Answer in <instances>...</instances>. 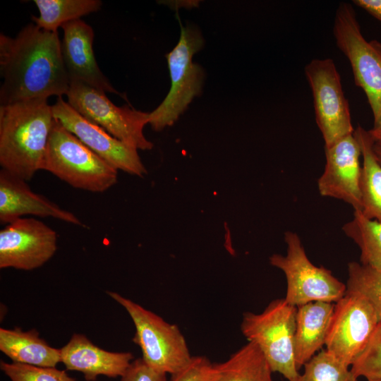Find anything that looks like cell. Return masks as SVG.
<instances>
[{"instance_id": "ba28073f", "label": "cell", "mask_w": 381, "mask_h": 381, "mask_svg": "<svg viewBox=\"0 0 381 381\" xmlns=\"http://www.w3.org/2000/svg\"><path fill=\"white\" fill-rule=\"evenodd\" d=\"M284 241L286 254H273L270 263L285 275L287 303L296 307L313 301L336 303L346 294L345 284L329 270L311 262L296 233L286 231Z\"/></svg>"}, {"instance_id": "30bf717a", "label": "cell", "mask_w": 381, "mask_h": 381, "mask_svg": "<svg viewBox=\"0 0 381 381\" xmlns=\"http://www.w3.org/2000/svg\"><path fill=\"white\" fill-rule=\"evenodd\" d=\"M304 72L312 90L316 123L328 147L355 130L340 75L329 58L313 59Z\"/></svg>"}, {"instance_id": "e0dca14e", "label": "cell", "mask_w": 381, "mask_h": 381, "mask_svg": "<svg viewBox=\"0 0 381 381\" xmlns=\"http://www.w3.org/2000/svg\"><path fill=\"white\" fill-rule=\"evenodd\" d=\"M60 351L61 363L66 370L82 373L87 381H95L99 375L121 377L133 359L131 352L104 350L79 333L73 334Z\"/></svg>"}, {"instance_id": "7402d4cb", "label": "cell", "mask_w": 381, "mask_h": 381, "mask_svg": "<svg viewBox=\"0 0 381 381\" xmlns=\"http://www.w3.org/2000/svg\"><path fill=\"white\" fill-rule=\"evenodd\" d=\"M40 16H32L33 23L49 32L67 23L80 19L82 16L99 11L102 5L99 0H34Z\"/></svg>"}, {"instance_id": "83f0119b", "label": "cell", "mask_w": 381, "mask_h": 381, "mask_svg": "<svg viewBox=\"0 0 381 381\" xmlns=\"http://www.w3.org/2000/svg\"><path fill=\"white\" fill-rule=\"evenodd\" d=\"M217 374L214 363L204 356H193L190 363L169 381H213Z\"/></svg>"}, {"instance_id": "cb8c5ba5", "label": "cell", "mask_w": 381, "mask_h": 381, "mask_svg": "<svg viewBox=\"0 0 381 381\" xmlns=\"http://www.w3.org/2000/svg\"><path fill=\"white\" fill-rule=\"evenodd\" d=\"M346 292L363 297L374 309L381 322V267L358 262L348 264Z\"/></svg>"}, {"instance_id": "f1b7e54d", "label": "cell", "mask_w": 381, "mask_h": 381, "mask_svg": "<svg viewBox=\"0 0 381 381\" xmlns=\"http://www.w3.org/2000/svg\"><path fill=\"white\" fill-rule=\"evenodd\" d=\"M121 381H169L167 374L150 367L142 358L133 360Z\"/></svg>"}, {"instance_id": "8992f818", "label": "cell", "mask_w": 381, "mask_h": 381, "mask_svg": "<svg viewBox=\"0 0 381 381\" xmlns=\"http://www.w3.org/2000/svg\"><path fill=\"white\" fill-rule=\"evenodd\" d=\"M107 293L131 318L135 327L132 340L140 348L142 358L150 367L171 377L190 363L193 356L178 326L116 292Z\"/></svg>"}, {"instance_id": "4fadbf2b", "label": "cell", "mask_w": 381, "mask_h": 381, "mask_svg": "<svg viewBox=\"0 0 381 381\" xmlns=\"http://www.w3.org/2000/svg\"><path fill=\"white\" fill-rule=\"evenodd\" d=\"M52 108L55 119L114 168L138 176L147 173L136 148L85 119L62 96L57 97Z\"/></svg>"}, {"instance_id": "ffe728a7", "label": "cell", "mask_w": 381, "mask_h": 381, "mask_svg": "<svg viewBox=\"0 0 381 381\" xmlns=\"http://www.w3.org/2000/svg\"><path fill=\"white\" fill-rule=\"evenodd\" d=\"M353 135L359 143L362 157L361 212L366 218L381 223V165L374 155L375 141L369 131L360 125L354 130Z\"/></svg>"}, {"instance_id": "8fae6325", "label": "cell", "mask_w": 381, "mask_h": 381, "mask_svg": "<svg viewBox=\"0 0 381 381\" xmlns=\"http://www.w3.org/2000/svg\"><path fill=\"white\" fill-rule=\"evenodd\" d=\"M378 322L374 309L363 297L346 292L335 303L326 350L350 367L365 347Z\"/></svg>"}, {"instance_id": "484cf974", "label": "cell", "mask_w": 381, "mask_h": 381, "mask_svg": "<svg viewBox=\"0 0 381 381\" xmlns=\"http://www.w3.org/2000/svg\"><path fill=\"white\" fill-rule=\"evenodd\" d=\"M351 370L356 377H364L368 381L381 380V322Z\"/></svg>"}, {"instance_id": "1f68e13d", "label": "cell", "mask_w": 381, "mask_h": 381, "mask_svg": "<svg viewBox=\"0 0 381 381\" xmlns=\"http://www.w3.org/2000/svg\"><path fill=\"white\" fill-rule=\"evenodd\" d=\"M370 381H381V380H370Z\"/></svg>"}, {"instance_id": "3957f363", "label": "cell", "mask_w": 381, "mask_h": 381, "mask_svg": "<svg viewBox=\"0 0 381 381\" xmlns=\"http://www.w3.org/2000/svg\"><path fill=\"white\" fill-rule=\"evenodd\" d=\"M41 170L70 186L102 193L117 183L118 170L109 164L54 119Z\"/></svg>"}, {"instance_id": "6da1fadb", "label": "cell", "mask_w": 381, "mask_h": 381, "mask_svg": "<svg viewBox=\"0 0 381 381\" xmlns=\"http://www.w3.org/2000/svg\"><path fill=\"white\" fill-rule=\"evenodd\" d=\"M61 42L58 32L44 30L34 23L14 37L1 33V105L66 95L70 80Z\"/></svg>"}, {"instance_id": "9a60e30c", "label": "cell", "mask_w": 381, "mask_h": 381, "mask_svg": "<svg viewBox=\"0 0 381 381\" xmlns=\"http://www.w3.org/2000/svg\"><path fill=\"white\" fill-rule=\"evenodd\" d=\"M61 50L63 62L71 81H78L102 92L124 97L102 73L93 50L94 30L81 19L61 26Z\"/></svg>"}, {"instance_id": "4316f807", "label": "cell", "mask_w": 381, "mask_h": 381, "mask_svg": "<svg viewBox=\"0 0 381 381\" xmlns=\"http://www.w3.org/2000/svg\"><path fill=\"white\" fill-rule=\"evenodd\" d=\"M1 370L11 381H77L56 367H39L0 361Z\"/></svg>"}, {"instance_id": "5bb4252c", "label": "cell", "mask_w": 381, "mask_h": 381, "mask_svg": "<svg viewBox=\"0 0 381 381\" xmlns=\"http://www.w3.org/2000/svg\"><path fill=\"white\" fill-rule=\"evenodd\" d=\"M325 169L318 181L320 194L341 200L353 210L361 211V151L353 133L325 147Z\"/></svg>"}, {"instance_id": "52a82bcc", "label": "cell", "mask_w": 381, "mask_h": 381, "mask_svg": "<svg viewBox=\"0 0 381 381\" xmlns=\"http://www.w3.org/2000/svg\"><path fill=\"white\" fill-rule=\"evenodd\" d=\"M204 44L201 32L195 26L181 24L179 40L167 55L171 87L162 103L149 113V123L159 131L173 125L193 99L202 91L204 71L193 62V55Z\"/></svg>"}, {"instance_id": "603a6c76", "label": "cell", "mask_w": 381, "mask_h": 381, "mask_svg": "<svg viewBox=\"0 0 381 381\" xmlns=\"http://www.w3.org/2000/svg\"><path fill=\"white\" fill-rule=\"evenodd\" d=\"M342 231L359 248L361 263L381 267V223L354 210L352 219L344 224Z\"/></svg>"}, {"instance_id": "d4e9b609", "label": "cell", "mask_w": 381, "mask_h": 381, "mask_svg": "<svg viewBox=\"0 0 381 381\" xmlns=\"http://www.w3.org/2000/svg\"><path fill=\"white\" fill-rule=\"evenodd\" d=\"M297 381H358L349 366L323 349L303 365Z\"/></svg>"}, {"instance_id": "2e32d148", "label": "cell", "mask_w": 381, "mask_h": 381, "mask_svg": "<svg viewBox=\"0 0 381 381\" xmlns=\"http://www.w3.org/2000/svg\"><path fill=\"white\" fill-rule=\"evenodd\" d=\"M50 217L70 224L84 226L72 212L43 195L34 193L26 181L4 169L0 171V221L10 224L24 215Z\"/></svg>"}, {"instance_id": "44dd1931", "label": "cell", "mask_w": 381, "mask_h": 381, "mask_svg": "<svg viewBox=\"0 0 381 381\" xmlns=\"http://www.w3.org/2000/svg\"><path fill=\"white\" fill-rule=\"evenodd\" d=\"M213 381H274L272 371L260 349L249 342L219 363Z\"/></svg>"}, {"instance_id": "7a4b0ae2", "label": "cell", "mask_w": 381, "mask_h": 381, "mask_svg": "<svg viewBox=\"0 0 381 381\" xmlns=\"http://www.w3.org/2000/svg\"><path fill=\"white\" fill-rule=\"evenodd\" d=\"M54 121L47 99L0 105V164L2 169L30 181L41 170Z\"/></svg>"}, {"instance_id": "9c48e42d", "label": "cell", "mask_w": 381, "mask_h": 381, "mask_svg": "<svg viewBox=\"0 0 381 381\" xmlns=\"http://www.w3.org/2000/svg\"><path fill=\"white\" fill-rule=\"evenodd\" d=\"M67 102L88 121L98 125L114 138L137 150H149L153 143L143 133L149 123V113L128 105L117 107L106 92L78 81H71Z\"/></svg>"}, {"instance_id": "4dcf8cb0", "label": "cell", "mask_w": 381, "mask_h": 381, "mask_svg": "<svg viewBox=\"0 0 381 381\" xmlns=\"http://www.w3.org/2000/svg\"><path fill=\"white\" fill-rule=\"evenodd\" d=\"M373 149L377 161L381 165V142H374Z\"/></svg>"}, {"instance_id": "d6986e66", "label": "cell", "mask_w": 381, "mask_h": 381, "mask_svg": "<svg viewBox=\"0 0 381 381\" xmlns=\"http://www.w3.org/2000/svg\"><path fill=\"white\" fill-rule=\"evenodd\" d=\"M0 351L14 363L56 367L61 362L60 349L49 346L35 329L23 331L20 327H1Z\"/></svg>"}, {"instance_id": "ac0fdd59", "label": "cell", "mask_w": 381, "mask_h": 381, "mask_svg": "<svg viewBox=\"0 0 381 381\" xmlns=\"http://www.w3.org/2000/svg\"><path fill=\"white\" fill-rule=\"evenodd\" d=\"M334 306L313 301L297 306L294 351L298 370L325 345Z\"/></svg>"}, {"instance_id": "7c38bea8", "label": "cell", "mask_w": 381, "mask_h": 381, "mask_svg": "<svg viewBox=\"0 0 381 381\" xmlns=\"http://www.w3.org/2000/svg\"><path fill=\"white\" fill-rule=\"evenodd\" d=\"M56 231L33 218H20L0 231V268L32 270L56 253Z\"/></svg>"}, {"instance_id": "277c9868", "label": "cell", "mask_w": 381, "mask_h": 381, "mask_svg": "<svg viewBox=\"0 0 381 381\" xmlns=\"http://www.w3.org/2000/svg\"><path fill=\"white\" fill-rule=\"evenodd\" d=\"M333 35L351 64L355 84L363 90L370 107L373 126L368 131L375 142H381V42L365 39L355 10L346 2L337 8Z\"/></svg>"}, {"instance_id": "5b68a950", "label": "cell", "mask_w": 381, "mask_h": 381, "mask_svg": "<svg viewBox=\"0 0 381 381\" xmlns=\"http://www.w3.org/2000/svg\"><path fill=\"white\" fill-rule=\"evenodd\" d=\"M297 307L284 298L272 301L260 313L246 312L241 330L248 341L261 351L272 373H279L288 381H297L294 337Z\"/></svg>"}, {"instance_id": "f546056e", "label": "cell", "mask_w": 381, "mask_h": 381, "mask_svg": "<svg viewBox=\"0 0 381 381\" xmlns=\"http://www.w3.org/2000/svg\"><path fill=\"white\" fill-rule=\"evenodd\" d=\"M353 3L381 22V0H353Z\"/></svg>"}]
</instances>
